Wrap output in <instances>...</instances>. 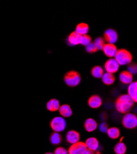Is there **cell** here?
<instances>
[{
  "label": "cell",
  "mask_w": 137,
  "mask_h": 154,
  "mask_svg": "<svg viewBox=\"0 0 137 154\" xmlns=\"http://www.w3.org/2000/svg\"><path fill=\"white\" fill-rule=\"evenodd\" d=\"M135 102L127 94L120 96L115 102L116 110L121 113H128L134 105Z\"/></svg>",
  "instance_id": "cell-1"
},
{
  "label": "cell",
  "mask_w": 137,
  "mask_h": 154,
  "mask_svg": "<svg viewBox=\"0 0 137 154\" xmlns=\"http://www.w3.org/2000/svg\"><path fill=\"white\" fill-rule=\"evenodd\" d=\"M115 59L120 66H126L131 63L133 57L129 51L125 49H121L118 50Z\"/></svg>",
  "instance_id": "cell-2"
},
{
  "label": "cell",
  "mask_w": 137,
  "mask_h": 154,
  "mask_svg": "<svg viewBox=\"0 0 137 154\" xmlns=\"http://www.w3.org/2000/svg\"><path fill=\"white\" fill-rule=\"evenodd\" d=\"M64 82L70 87H76L81 82V76L80 73L75 70H71L66 73L64 76Z\"/></svg>",
  "instance_id": "cell-3"
},
{
  "label": "cell",
  "mask_w": 137,
  "mask_h": 154,
  "mask_svg": "<svg viewBox=\"0 0 137 154\" xmlns=\"http://www.w3.org/2000/svg\"><path fill=\"white\" fill-rule=\"evenodd\" d=\"M50 125L54 132L59 133L66 129V122L63 117H56L52 119Z\"/></svg>",
  "instance_id": "cell-4"
},
{
  "label": "cell",
  "mask_w": 137,
  "mask_h": 154,
  "mask_svg": "<svg viewBox=\"0 0 137 154\" xmlns=\"http://www.w3.org/2000/svg\"><path fill=\"white\" fill-rule=\"evenodd\" d=\"M122 124L127 129H133L137 126V117L133 113H126L123 118Z\"/></svg>",
  "instance_id": "cell-5"
},
{
  "label": "cell",
  "mask_w": 137,
  "mask_h": 154,
  "mask_svg": "<svg viewBox=\"0 0 137 154\" xmlns=\"http://www.w3.org/2000/svg\"><path fill=\"white\" fill-rule=\"evenodd\" d=\"M119 66L120 65L115 58H111L106 62L104 68L106 72L114 74L119 70Z\"/></svg>",
  "instance_id": "cell-6"
},
{
  "label": "cell",
  "mask_w": 137,
  "mask_h": 154,
  "mask_svg": "<svg viewBox=\"0 0 137 154\" xmlns=\"http://www.w3.org/2000/svg\"><path fill=\"white\" fill-rule=\"evenodd\" d=\"M86 149L87 147L85 143L83 142H78L72 144L70 147L68 153L69 154H82Z\"/></svg>",
  "instance_id": "cell-7"
},
{
  "label": "cell",
  "mask_w": 137,
  "mask_h": 154,
  "mask_svg": "<svg viewBox=\"0 0 137 154\" xmlns=\"http://www.w3.org/2000/svg\"><path fill=\"white\" fill-rule=\"evenodd\" d=\"M104 37L107 43L114 45L118 40V34L115 30L109 29L105 31Z\"/></svg>",
  "instance_id": "cell-8"
},
{
  "label": "cell",
  "mask_w": 137,
  "mask_h": 154,
  "mask_svg": "<svg viewBox=\"0 0 137 154\" xmlns=\"http://www.w3.org/2000/svg\"><path fill=\"white\" fill-rule=\"evenodd\" d=\"M103 50L104 51L105 55L111 58L115 57L118 51L117 47L114 44H110V43L105 44Z\"/></svg>",
  "instance_id": "cell-9"
},
{
  "label": "cell",
  "mask_w": 137,
  "mask_h": 154,
  "mask_svg": "<svg viewBox=\"0 0 137 154\" xmlns=\"http://www.w3.org/2000/svg\"><path fill=\"white\" fill-rule=\"evenodd\" d=\"M66 139L67 142L71 144H76L79 142L80 134L75 130H70L67 133Z\"/></svg>",
  "instance_id": "cell-10"
},
{
  "label": "cell",
  "mask_w": 137,
  "mask_h": 154,
  "mask_svg": "<svg viewBox=\"0 0 137 154\" xmlns=\"http://www.w3.org/2000/svg\"><path fill=\"white\" fill-rule=\"evenodd\" d=\"M82 35L77 33L76 31L72 32L68 37V42L70 46H76L80 44Z\"/></svg>",
  "instance_id": "cell-11"
},
{
  "label": "cell",
  "mask_w": 137,
  "mask_h": 154,
  "mask_svg": "<svg viewBox=\"0 0 137 154\" xmlns=\"http://www.w3.org/2000/svg\"><path fill=\"white\" fill-rule=\"evenodd\" d=\"M119 80L123 84H130L133 82V75L129 71H122L119 75Z\"/></svg>",
  "instance_id": "cell-12"
},
{
  "label": "cell",
  "mask_w": 137,
  "mask_h": 154,
  "mask_svg": "<svg viewBox=\"0 0 137 154\" xmlns=\"http://www.w3.org/2000/svg\"><path fill=\"white\" fill-rule=\"evenodd\" d=\"M89 106L93 109H97L102 104V99L98 95L92 96L88 101Z\"/></svg>",
  "instance_id": "cell-13"
},
{
  "label": "cell",
  "mask_w": 137,
  "mask_h": 154,
  "mask_svg": "<svg viewBox=\"0 0 137 154\" xmlns=\"http://www.w3.org/2000/svg\"><path fill=\"white\" fill-rule=\"evenodd\" d=\"M87 149H89L93 152L96 151L99 147V142L95 137H90L86 140L85 142Z\"/></svg>",
  "instance_id": "cell-14"
},
{
  "label": "cell",
  "mask_w": 137,
  "mask_h": 154,
  "mask_svg": "<svg viewBox=\"0 0 137 154\" xmlns=\"http://www.w3.org/2000/svg\"><path fill=\"white\" fill-rule=\"evenodd\" d=\"M128 94L137 102V81L131 83L128 88Z\"/></svg>",
  "instance_id": "cell-15"
},
{
  "label": "cell",
  "mask_w": 137,
  "mask_h": 154,
  "mask_svg": "<svg viewBox=\"0 0 137 154\" xmlns=\"http://www.w3.org/2000/svg\"><path fill=\"white\" fill-rule=\"evenodd\" d=\"M98 126L97 122L93 119H87L84 124V127L85 130L88 132L94 131Z\"/></svg>",
  "instance_id": "cell-16"
},
{
  "label": "cell",
  "mask_w": 137,
  "mask_h": 154,
  "mask_svg": "<svg viewBox=\"0 0 137 154\" xmlns=\"http://www.w3.org/2000/svg\"><path fill=\"white\" fill-rule=\"evenodd\" d=\"M60 106L59 100L56 99H52L50 100H49L46 104L47 109L51 112H56L59 110Z\"/></svg>",
  "instance_id": "cell-17"
},
{
  "label": "cell",
  "mask_w": 137,
  "mask_h": 154,
  "mask_svg": "<svg viewBox=\"0 0 137 154\" xmlns=\"http://www.w3.org/2000/svg\"><path fill=\"white\" fill-rule=\"evenodd\" d=\"M60 114L63 117L67 118L70 117L72 114V111L70 107L67 104H63L60 106L59 109Z\"/></svg>",
  "instance_id": "cell-18"
},
{
  "label": "cell",
  "mask_w": 137,
  "mask_h": 154,
  "mask_svg": "<svg viewBox=\"0 0 137 154\" xmlns=\"http://www.w3.org/2000/svg\"><path fill=\"white\" fill-rule=\"evenodd\" d=\"M101 78H102V81L103 83L108 86L113 85L116 80L114 75L113 74L108 73V72L104 73Z\"/></svg>",
  "instance_id": "cell-19"
},
{
  "label": "cell",
  "mask_w": 137,
  "mask_h": 154,
  "mask_svg": "<svg viewBox=\"0 0 137 154\" xmlns=\"http://www.w3.org/2000/svg\"><path fill=\"white\" fill-rule=\"evenodd\" d=\"M89 31V26L88 24L85 23H80L77 25L76 32L80 35H87Z\"/></svg>",
  "instance_id": "cell-20"
},
{
  "label": "cell",
  "mask_w": 137,
  "mask_h": 154,
  "mask_svg": "<svg viewBox=\"0 0 137 154\" xmlns=\"http://www.w3.org/2000/svg\"><path fill=\"white\" fill-rule=\"evenodd\" d=\"M107 133L110 138L113 139H117L120 136V130L119 128L116 127H112L108 128Z\"/></svg>",
  "instance_id": "cell-21"
},
{
  "label": "cell",
  "mask_w": 137,
  "mask_h": 154,
  "mask_svg": "<svg viewBox=\"0 0 137 154\" xmlns=\"http://www.w3.org/2000/svg\"><path fill=\"white\" fill-rule=\"evenodd\" d=\"M103 69L101 66H96L92 69V75L93 77H95V78L100 79L103 76Z\"/></svg>",
  "instance_id": "cell-22"
},
{
  "label": "cell",
  "mask_w": 137,
  "mask_h": 154,
  "mask_svg": "<svg viewBox=\"0 0 137 154\" xmlns=\"http://www.w3.org/2000/svg\"><path fill=\"white\" fill-rule=\"evenodd\" d=\"M50 140L53 145H59L62 142V136L59 133L54 132L51 135Z\"/></svg>",
  "instance_id": "cell-23"
},
{
  "label": "cell",
  "mask_w": 137,
  "mask_h": 154,
  "mask_svg": "<svg viewBox=\"0 0 137 154\" xmlns=\"http://www.w3.org/2000/svg\"><path fill=\"white\" fill-rule=\"evenodd\" d=\"M126 150L127 147L126 144L122 142L117 143L114 147V151L116 154H125Z\"/></svg>",
  "instance_id": "cell-24"
},
{
  "label": "cell",
  "mask_w": 137,
  "mask_h": 154,
  "mask_svg": "<svg viewBox=\"0 0 137 154\" xmlns=\"http://www.w3.org/2000/svg\"><path fill=\"white\" fill-rule=\"evenodd\" d=\"M94 44L97 48L98 50H103L104 46L105 45V42L103 40V38L101 37H98L96 38Z\"/></svg>",
  "instance_id": "cell-25"
},
{
  "label": "cell",
  "mask_w": 137,
  "mask_h": 154,
  "mask_svg": "<svg viewBox=\"0 0 137 154\" xmlns=\"http://www.w3.org/2000/svg\"><path fill=\"white\" fill-rule=\"evenodd\" d=\"M92 43V38L88 35H84L82 36V40L80 44L82 45L86 46Z\"/></svg>",
  "instance_id": "cell-26"
},
{
  "label": "cell",
  "mask_w": 137,
  "mask_h": 154,
  "mask_svg": "<svg viewBox=\"0 0 137 154\" xmlns=\"http://www.w3.org/2000/svg\"><path fill=\"white\" fill-rule=\"evenodd\" d=\"M85 49H86V52L89 53H96L98 51V49L95 45L94 43H91L89 45H87Z\"/></svg>",
  "instance_id": "cell-27"
},
{
  "label": "cell",
  "mask_w": 137,
  "mask_h": 154,
  "mask_svg": "<svg viewBox=\"0 0 137 154\" xmlns=\"http://www.w3.org/2000/svg\"><path fill=\"white\" fill-rule=\"evenodd\" d=\"M128 71L133 74L137 73V64L136 63H130L128 66Z\"/></svg>",
  "instance_id": "cell-28"
},
{
  "label": "cell",
  "mask_w": 137,
  "mask_h": 154,
  "mask_svg": "<svg viewBox=\"0 0 137 154\" xmlns=\"http://www.w3.org/2000/svg\"><path fill=\"white\" fill-rule=\"evenodd\" d=\"M54 154H68V151L64 147H59L56 149Z\"/></svg>",
  "instance_id": "cell-29"
},
{
  "label": "cell",
  "mask_w": 137,
  "mask_h": 154,
  "mask_svg": "<svg viewBox=\"0 0 137 154\" xmlns=\"http://www.w3.org/2000/svg\"><path fill=\"white\" fill-rule=\"evenodd\" d=\"M107 130H108V126L106 123L103 122L99 125V130H100L102 133H107Z\"/></svg>",
  "instance_id": "cell-30"
},
{
  "label": "cell",
  "mask_w": 137,
  "mask_h": 154,
  "mask_svg": "<svg viewBox=\"0 0 137 154\" xmlns=\"http://www.w3.org/2000/svg\"><path fill=\"white\" fill-rule=\"evenodd\" d=\"M82 154H94L93 152L89 150V149H86Z\"/></svg>",
  "instance_id": "cell-31"
},
{
  "label": "cell",
  "mask_w": 137,
  "mask_h": 154,
  "mask_svg": "<svg viewBox=\"0 0 137 154\" xmlns=\"http://www.w3.org/2000/svg\"><path fill=\"white\" fill-rule=\"evenodd\" d=\"M45 154H54V153H51V152H48V153H45Z\"/></svg>",
  "instance_id": "cell-32"
},
{
  "label": "cell",
  "mask_w": 137,
  "mask_h": 154,
  "mask_svg": "<svg viewBox=\"0 0 137 154\" xmlns=\"http://www.w3.org/2000/svg\"><path fill=\"white\" fill-rule=\"evenodd\" d=\"M94 154H101L100 152H97L96 153H94Z\"/></svg>",
  "instance_id": "cell-33"
}]
</instances>
